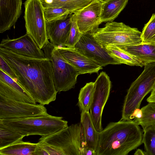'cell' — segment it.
Returning a JSON list of instances; mask_svg holds the SVG:
<instances>
[{
	"instance_id": "ac0fdd59",
	"label": "cell",
	"mask_w": 155,
	"mask_h": 155,
	"mask_svg": "<svg viewBox=\"0 0 155 155\" xmlns=\"http://www.w3.org/2000/svg\"><path fill=\"white\" fill-rule=\"evenodd\" d=\"M80 123L83 127L85 145L84 147L96 152L98 144L99 132L96 130L94 125L89 112H81Z\"/></svg>"
},
{
	"instance_id": "2e32d148",
	"label": "cell",
	"mask_w": 155,
	"mask_h": 155,
	"mask_svg": "<svg viewBox=\"0 0 155 155\" xmlns=\"http://www.w3.org/2000/svg\"><path fill=\"white\" fill-rule=\"evenodd\" d=\"M71 15L64 19L51 21H46L47 38L54 46L66 47L71 28Z\"/></svg>"
},
{
	"instance_id": "5bb4252c",
	"label": "cell",
	"mask_w": 155,
	"mask_h": 155,
	"mask_svg": "<svg viewBox=\"0 0 155 155\" xmlns=\"http://www.w3.org/2000/svg\"><path fill=\"white\" fill-rule=\"evenodd\" d=\"M57 48L63 58L77 70L79 74L98 73L103 68L76 48Z\"/></svg>"
},
{
	"instance_id": "8fae6325",
	"label": "cell",
	"mask_w": 155,
	"mask_h": 155,
	"mask_svg": "<svg viewBox=\"0 0 155 155\" xmlns=\"http://www.w3.org/2000/svg\"><path fill=\"white\" fill-rule=\"evenodd\" d=\"M74 48L102 67L109 64H121L95 40L90 33L82 34Z\"/></svg>"
},
{
	"instance_id": "ffe728a7",
	"label": "cell",
	"mask_w": 155,
	"mask_h": 155,
	"mask_svg": "<svg viewBox=\"0 0 155 155\" xmlns=\"http://www.w3.org/2000/svg\"><path fill=\"white\" fill-rule=\"evenodd\" d=\"M128 0H108L102 3L100 22H111L125 8Z\"/></svg>"
},
{
	"instance_id": "9c48e42d",
	"label": "cell",
	"mask_w": 155,
	"mask_h": 155,
	"mask_svg": "<svg viewBox=\"0 0 155 155\" xmlns=\"http://www.w3.org/2000/svg\"><path fill=\"white\" fill-rule=\"evenodd\" d=\"M111 88L110 78L102 71L94 82V92L90 108V114L96 130L100 132L102 127V115L104 107L108 98Z\"/></svg>"
},
{
	"instance_id": "4dcf8cb0",
	"label": "cell",
	"mask_w": 155,
	"mask_h": 155,
	"mask_svg": "<svg viewBox=\"0 0 155 155\" xmlns=\"http://www.w3.org/2000/svg\"><path fill=\"white\" fill-rule=\"evenodd\" d=\"M0 69L13 79L15 81H16L17 79V76L9 65L0 55Z\"/></svg>"
},
{
	"instance_id": "d4e9b609",
	"label": "cell",
	"mask_w": 155,
	"mask_h": 155,
	"mask_svg": "<svg viewBox=\"0 0 155 155\" xmlns=\"http://www.w3.org/2000/svg\"><path fill=\"white\" fill-rule=\"evenodd\" d=\"M94 92V82L87 83L80 90L78 105L81 111L89 112Z\"/></svg>"
},
{
	"instance_id": "1f68e13d",
	"label": "cell",
	"mask_w": 155,
	"mask_h": 155,
	"mask_svg": "<svg viewBox=\"0 0 155 155\" xmlns=\"http://www.w3.org/2000/svg\"><path fill=\"white\" fill-rule=\"evenodd\" d=\"M142 116V111L141 109L137 108L135 109L130 115L129 117V120H131L132 119H138L140 118Z\"/></svg>"
},
{
	"instance_id": "d6a6232c",
	"label": "cell",
	"mask_w": 155,
	"mask_h": 155,
	"mask_svg": "<svg viewBox=\"0 0 155 155\" xmlns=\"http://www.w3.org/2000/svg\"><path fill=\"white\" fill-rule=\"evenodd\" d=\"M81 155H96V152L88 148H83Z\"/></svg>"
},
{
	"instance_id": "d6986e66",
	"label": "cell",
	"mask_w": 155,
	"mask_h": 155,
	"mask_svg": "<svg viewBox=\"0 0 155 155\" xmlns=\"http://www.w3.org/2000/svg\"><path fill=\"white\" fill-rule=\"evenodd\" d=\"M135 57L145 66L155 62V45L144 44L117 47Z\"/></svg>"
},
{
	"instance_id": "4316f807",
	"label": "cell",
	"mask_w": 155,
	"mask_h": 155,
	"mask_svg": "<svg viewBox=\"0 0 155 155\" xmlns=\"http://www.w3.org/2000/svg\"><path fill=\"white\" fill-rule=\"evenodd\" d=\"M142 143L145 155H155V126L143 129Z\"/></svg>"
},
{
	"instance_id": "6da1fadb",
	"label": "cell",
	"mask_w": 155,
	"mask_h": 155,
	"mask_svg": "<svg viewBox=\"0 0 155 155\" xmlns=\"http://www.w3.org/2000/svg\"><path fill=\"white\" fill-rule=\"evenodd\" d=\"M0 55L17 76L16 82L34 99L45 105L55 101L57 93L51 61L26 57L0 47Z\"/></svg>"
},
{
	"instance_id": "3957f363",
	"label": "cell",
	"mask_w": 155,
	"mask_h": 155,
	"mask_svg": "<svg viewBox=\"0 0 155 155\" xmlns=\"http://www.w3.org/2000/svg\"><path fill=\"white\" fill-rule=\"evenodd\" d=\"M0 120L25 137L33 135L46 136L68 126V122L63 120L62 117L52 116L48 113L35 117L0 119Z\"/></svg>"
},
{
	"instance_id": "f1b7e54d",
	"label": "cell",
	"mask_w": 155,
	"mask_h": 155,
	"mask_svg": "<svg viewBox=\"0 0 155 155\" xmlns=\"http://www.w3.org/2000/svg\"><path fill=\"white\" fill-rule=\"evenodd\" d=\"M142 43L155 45V13L145 24L141 32Z\"/></svg>"
},
{
	"instance_id": "603a6c76",
	"label": "cell",
	"mask_w": 155,
	"mask_h": 155,
	"mask_svg": "<svg viewBox=\"0 0 155 155\" xmlns=\"http://www.w3.org/2000/svg\"><path fill=\"white\" fill-rule=\"evenodd\" d=\"M107 52L120 64H124L131 66H140L144 64L135 57L126 52L115 45H109L104 48Z\"/></svg>"
},
{
	"instance_id": "30bf717a",
	"label": "cell",
	"mask_w": 155,
	"mask_h": 155,
	"mask_svg": "<svg viewBox=\"0 0 155 155\" xmlns=\"http://www.w3.org/2000/svg\"><path fill=\"white\" fill-rule=\"evenodd\" d=\"M47 113L44 105L19 101L0 96V119L25 118Z\"/></svg>"
},
{
	"instance_id": "9a60e30c",
	"label": "cell",
	"mask_w": 155,
	"mask_h": 155,
	"mask_svg": "<svg viewBox=\"0 0 155 155\" xmlns=\"http://www.w3.org/2000/svg\"><path fill=\"white\" fill-rule=\"evenodd\" d=\"M0 96L19 101L36 104L35 101L23 88L0 69Z\"/></svg>"
},
{
	"instance_id": "d590c367",
	"label": "cell",
	"mask_w": 155,
	"mask_h": 155,
	"mask_svg": "<svg viewBox=\"0 0 155 155\" xmlns=\"http://www.w3.org/2000/svg\"><path fill=\"white\" fill-rule=\"evenodd\" d=\"M102 3H104L106 2L108 0H98Z\"/></svg>"
},
{
	"instance_id": "484cf974",
	"label": "cell",
	"mask_w": 155,
	"mask_h": 155,
	"mask_svg": "<svg viewBox=\"0 0 155 155\" xmlns=\"http://www.w3.org/2000/svg\"><path fill=\"white\" fill-rule=\"evenodd\" d=\"M141 109L142 117L139 119H135L134 120L139 125H141L143 129L155 126V103H148Z\"/></svg>"
},
{
	"instance_id": "7a4b0ae2",
	"label": "cell",
	"mask_w": 155,
	"mask_h": 155,
	"mask_svg": "<svg viewBox=\"0 0 155 155\" xmlns=\"http://www.w3.org/2000/svg\"><path fill=\"white\" fill-rule=\"evenodd\" d=\"M134 120L109 124L99 132L96 155H127L142 143L143 131Z\"/></svg>"
},
{
	"instance_id": "836d02e7",
	"label": "cell",
	"mask_w": 155,
	"mask_h": 155,
	"mask_svg": "<svg viewBox=\"0 0 155 155\" xmlns=\"http://www.w3.org/2000/svg\"><path fill=\"white\" fill-rule=\"evenodd\" d=\"M147 101L148 103H155V88L151 91L150 94L147 98Z\"/></svg>"
},
{
	"instance_id": "52a82bcc",
	"label": "cell",
	"mask_w": 155,
	"mask_h": 155,
	"mask_svg": "<svg viewBox=\"0 0 155 155\" xmlns=\"http://www.w3.org/2000/svg\"><path fill=\"white\" fill-rule=\"evenodd\" d=\"M42 49L46 58L51 62L54 83L57 93L74 88L77 77L79 74L78 72L63 58L57 47L49 41Z\"/></svg>"
},
{
	"instance_id": "f546056e",
	"label": "cell",
	"mask_w": 155,
	"mask_h": 155,
	"mask_svg": "<svg viewBox=\"0 0 155 155\" xmlns=\"http://www.w3.org/2000/svg\"><path fill=\"white\" fill-rule=\"evenodd\" d=\"M71 26L70 34L66 45V47L74 48L79 41L82 35L79 30L76 19V15L73 13L71 15Z\"/></svg>"
},
{
	"instance_id": "4fadbf2b",
	"label": "cell",
	"mask_w": 155,
	"mask_h": 155,
	"mask_svg": "<svg viewBox=\"0 0 155 155\" xmlns=\"http://www.w3.org/2000/svg\"><path fill=\"white\" fill-rule=\"evenodd\" d=\"M0 47L10 50L18 54L37 58H45L44 52L37 45L31 36L27 33L16 39H3Z\"/></svg>"
},
{
	"instance_id": "277c9868",
	"label": "cell",
	"mask_w": 155,
	"mask_h": 155,
	"mask_svg": "<svg viewBox=\"0 0 155 155\" xmlns=\"http://www.w3.org/2000/svg\"><path fill=\"white\" fill-rule=\"evenodd\" d=\"M39 140L38 142L53 149L58 155H81L82 149L85 146L80 123L41 137Z\"/></svg>"
},
{
	"instance_id": "cb8c5ba5",
	"label": "cell",
	"mask_w": 155,
	"mask_h": 155,
	"mask_svg": "<svg viewBox=\"0 0 155 155\" xmlns=\"http://www.w3.org/2000/svg\"><path fill=\"white\" fill-rule=\"evenodd\" d=\"M24 137L0 120V148L21 140Z\"/></svg>"
},
{
	"instance_id": "e0dca14e",
	"label": "cell",
	"mask_w": 155,
	"mask_h": 155,
	"mask_svg": "<svg viewBox=\"0 0 155 155\" xmlns=\"http://www.w3.org/2000/svg\"><path fill=\"white\" fill-rule=\"evenodd\" d=\"M22 0H0V33L15 26L21 12Z\"/></svg>"
},
{
	"instance_id": "e575fe53",
	"label": "cell",
	"mask_w": 155,
	"mask_h": 155,
	"mask_svg": "<svg viewBox=\"0 0 155 155\" xmlns=\"http://www.w3.org/2000/svg\"><path fill=\"white\" fill-rule=\"evenodd\" d=\"M134 155H145L144 151H143L140 149H138L135 151Z\"/></svg>"
},
{
	"instance_id": "5b68a950",
	"label": "cell",
	"mask_w": 155,
	"mask_h": 155,
	"mask_svg": "<svg viewBox=\"0 0 155 155\" xmlns=\"http://www.w3.org/2000/svg\"><path fill=\"white\" fill-rule=\"evenodd\" d=\"M142 73L127 90L123 106L120 120H128L134 111L140 108L145 96L155 88V62L145 66Z\"/></svg>"
},
{
	"instance_id": "8992f818",
	"label": "cell",
	"mask_w": 155,
	"mask_h": 155,
	"mask_svg": "<svg viewBox=\"0 0 155 155\" xmlns=\"http://www.w3.org/2000/svg\"><path fill=\"white\" fill-rule=\"evenodd\" d=\"M91 34L104 48L109 45H134L142 43L141 32L137 28L131 27L122 22H107L104 27L98 28Z\"/></svg>"
},
{
	"instance_id": "7c38bea8",
	"label": "cell",
	"mask_w": 155,
	"mask_h": 155,
	"mask_svg": "<svg viewBox=\"0 0 155 155\" xmlns=\"http://www.w3.org/2000/svg\"><path fill=\"white\" fill-rule=\"evenodd\" d=\"M102 3L98 0H93L87 6L74 12L79 30L82 34H92L99 28Z\"/></svg>"
},
{
	"instance_id": "83f0119b",
	"label": "cell",
	"mask_w": 155,
	"mask_h": 155,
	"mask_svg": "<svg viewBox=\"0 0 155 155\" xmlns=\"http://www.w3.org/2000/svg\"><path fill=\"white\" fill-rule=\"evenodd\" d=\"M73 13L71 11L62 8H44L45 18L47 21L64 19Z\"/></svg>"
},
{
	"instance_id": "44dd1931",
	"label": "cell",
	"mask_w": 155,
	"mask_h": 155,
	"mask_svg": "<svg viewBox=\"0 0 155 155\" xmlns=\"http://www.w3.org/2000/svg\"><path fill=\"white\" fill-rule=\"evenodd\" d=\"M37 143L22 140L0 148V155H34Z\"/></svg>"
},
{
	"instance_id": "7402d4cb",
	"label": "cell",
	"mask_w": 155,
	"mask_h": 155,
	"mask_svg": "<svg viewBox=\"0 0 155 155\" xmlns=\"http://www.w3.org/2000/svg\"><path fill=\"white\" fill-rule=\"evenodd\" d=\"M45 8H62L67 9L73 13L84 8L93 0H41Z\"/></svg>"
},
{
	"instance_id": "ba28073f",
	"label": "cell",
	"mask_w": 155,
	"mask_h": 155,
	"mask_svg": "<svg viewBox=\"0 0 155 155\" xmlns=\"http://www.w3.org/2000/svg\"><path fill=\"white\" fill-rule=\"evenodd\" d=\"M24 4L26 33L41 49L49 41L46 33L44 8L41 0H26Z\"/></svg>"
}]
</instances>
